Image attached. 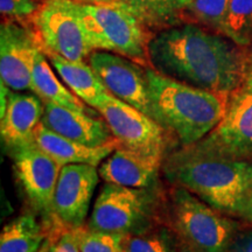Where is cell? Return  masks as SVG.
<instances>
[{
  "label": "cell",
  "instance_id": "21",
  "mask_svg": "<svg viewBox=\"0 0 252 252\" xmlns=\"http://www.w3.org/2000/svg\"><path fill=\"white\" fill-rule=\"evenodd\" d=\"M46 238L45 229L32 214L15 217L2 228L0 252H37Z\"/></svg>",
  "mask_w": 252,
  "mask_h": 252
},
{
  "label": "cell",
  "instance_id": "1",
  "mask_svg": "<svg viewBox=\"0 0 252 252\" xmlns=\"http://www.w3.org/2000/svg\"><path fill=\"white\" fill-rule=\"evenodd\" d=\"M228 36L187 23L159 31L149 46L152 69L201 89L230 96L242 87L248 55Z\"/></svg>",
  "mask_w": 252,
  "mask_h": 252
},
{
  "label": "cell",
  "instance_id": "32",
  "mask_svg": "<svg viewBox=\"0 0 252 252\" xmlns=\"http://www.w3.org/2000/svg\"><path fill=\"white\" fill-rule=\"evenodd\" d=\"M180 243H181V242H180ZM180 252H198V251L194 250V249H191L190 247H188V245H186V244H184V243H181Z\"/></svg>",
  "mask_w": 252,
  "mask_h": 252
},
{
  "label": "cell",
  "instance_id": "10",
  "mask_svg": "<svg viewBox=\"0 0 252 252\" xmlns=\"http://www.w3.org/2000/svg\"><path fill=\"white\" fill-rule=\"evenodd\" d=\"M42 50L30 19H2L0 27L1 83L13 91L31 90L32 72Z\"/></svg>",
  "mask_w": 252,
  "mask_h": 252
},
{
  "label": "cell",
  "instance_id": "18",
  "mask_svg": "<svg viewBox=\"0 0 252 252\" xmlns=\"http://www.w3.org/2000/svg\"><path fill=\"white\" fill-rule=\"evenodd\" d=\"M45 54L63 83L90 108H96L103 94L109 93L89 63L70 61L54 53Z\"/></svg>",
  "mask_w": 252,
  "mask_h": 252
},
{
  "label": "cell",
  "instance_id": "17",
  "mask_svg": "<svg viewBox=\"0 0 252 252\" xmlns=\"http://www.w3.org/2000/svg\"><path fill=\"white\" fill-rule=\"evenodd\" d=\"M34 144L62 167L72 163H86L98 167L103 160L119 146L117 141L98 147L88 146L55 133L42 123H40L34 131Z\"/></svg>",
  "mask_w": 252,
  "mask_h": 252
},
{
  "label": "cell",
  "instance_id": "12",
  "mask_svg": "<svg viewBox=\"0 0 252 252\" xmlns=\"http://www.w3.org/2000/svg\"><path fill=\"white\" fill-rule=\"evenodd\" d=\"M98 167L72 163L61 168L53 200V216L65 229L83 226L99 181Z\"/></svg>",
  "mask_w": 252,
  "mask_h": 252
},
{
  "label": "cell",
  "instance_id": "28",
  "mask_svg": "<svg viewBox=\"0 0 252 252\" xmlns=\"http://www.w3.org/2000/svg\"><path fill=\"white\" fill-rule=\"evenodd\" d=\"M225 252H252V229H239Z\"/></svg>",
  "mask_w": 252,
  "mask_h": 252
},
{
  "label": "cell",
  "instance_id": "13",
  "mask_svg": "<svg viewBox=\"0 0 252 252\" xmlns=\"http://www.w3.org/2000/svg\"><path fill=\"white\" fill-rule=\"evenodd\" d=\"M12 153L15 175L28 200L40 213L53 215V200L62 166L34 143Z\"/></svg>",
  "mask_w": 252,
  "mask_h": 252
},
{
  "label": "cell",
  "instance_id": "4",
  "mask_svg": "<svg viewBox=\"0 0 252 252\" xmlns=\"http://www.w3.org/2000/svg\"><path fill=\"white\" fill-rule=\"evenodd\" d=\"M77 11L94 50L116 53L152 69L149 46L156 33L121 2H77Z\"/></svg>",
  "mask_w": 252,
  "mask_h": 252
},
{
  "label": "cell",
  "instance_id": "23",
  "mask_svg": "<svg viewBox=\"0 0 252 252\" xmlns=\"http://www.w3.org/2000/svg\"><path fill=\"white\" fill-rule=\"evenodd\" d=\"M222 34L239 46H247L252 35V0H230Z\"/></svg>",
  "mask_w": 252,
  "mask_h": 252
},
{
  "label": "cell",
  "instance_id": "19",
  "mask_svg": "<svg viewBox=\"0 0 252 252\" xmlns=\"http://www.w3.org/2000/svg\"><path fill=\"white\" fill-rule=\"evenodd\" d=\"M49 62L45 53L42 50L39 52L32 72L31 90L34 94H36L43 103H54L78 111H90L87 104L59 80Z\"/></svg>",
  "mask_w": 252,
  "mask_h": 252
},
{
  "label": "cell",
  "instance_id": "22",
  "mask_svg": "<svg viewBox=\"0 0 252 252\" xmlns=\"http://www.w3.org/2000/svg\"><path fill=\"white\" fill-rule=\"evenodd\" d=\"M126 252H180L181 243L169 228H152L134 235L123 236Z\"/></svg>",
  "mask_w": 252,
  "mask_h": 252
},
{
  "label": "cell",
  "instance_id": "33",
  "mask_svg": "<svg viewBox=\"0 0 252 252\" xmlns=\"http://www.w3.org/2000/svg\"><path fill=\"white\" fill-rule=\"evenodd\" d=\"M37 252H48V248H41V250H39Z\"/></svg>",
  "mask_w": 252,
  "mask_h": 252
},
{
  "label": "cell",
  "instance_id": "20",
  "mask_svg": "<svg viewBox=\"0 0 252 252\" xmlns=\"http://www.w3.org/2000/svg\"><path fill=\"white\" fill-rule=\"evenodd\" d=\"M151 30L184 24V14L193 0H117Z\"/></svg>",
  "mask_w": 252,
  "mask_h": 252
},
{
  "label": "cell",
  "instance_id": "16",
  "mask_svg": "<svg viewBox=\"0 0 252 252\" xmlns=\"http://www.w3.org/2000/svg\"><path fill=\"white\" fill-rule=\"evenodd\" d=\"M161 160L117 146L98 166L99 176L106 184L130 188H150L156 184Z\"/></svg>",
  "mask_w": 252,
  "mask_h": 252
},
{
  "label": "cell",
  "instance_id": "26",
  "mask_svg": "<svg viewBox=\"0 0 252 252\" xmlns=\"http://www.w3.org/2000/svg\"><path fill=\"white\" fill-rule=\"evenodd\" d=\"M36 0H0L2 19H30L40 7Z\"/></svg>",
  "mask_w": 252,
  "mask_h": 252
},
{
  "label": "cell",
  "instance_id": "11",
  "mask_svg": "<svg viewBox=\"0 0 252 252\" xmlns=\"http://www.w3.org/2000/svg\"><path fill=\"white\" fill-rule=\"evenodd\" d=\"M88 63L110 94L152 117L147 68L105 50H94Z\"/></svg>",
  "mask_w": 252,
  "mask_h": 252
},
{
  "label": "cell",
  "instance_id": "25",
  "mask_svg": "<svg viewBox=\"0 0 252 252\" xmlns=\"http://www.w3.org/2000/svg\"><path fill=\"white\" fill-rule=\"evenodd\" d=\"M81 252H123V236L96 231L89 228L74 229Z\"/></svg>",
  "mask_w": 252,
  "mask_h": 252
},
{
  "label": "cell",
  "instance_id": "34",
  "mask_svg": "<svg viewBox=\"0 0 252 252\" xmlns=\"http://www.w3.org/2000/svg\"><path fill=\"white\" fill-rule=\"evenodd\" d=\"M123 252H126V251H125V250H124V249H123Z\"/></svg>",
  "mask_w": 252,
  "mask_h": 252
},
{
  "label": "cell",
  "instance_id": "30",
  "mask_svg": "<svg viewBox=\"0 0 252 252\" xmlns=\"http://www.w3.org/2000/svg\"><path fill=\"white\" fill-rule=\"evenodd\" d=\"M241 88L248 91H252V54L248 55L247 64H245L244 80Z\"/></svg>",
  "mask_w": 252,
  "mask_h": 252
},
{
  "label": "cell",
  "instance_id": "7",
  "mask_svg": "<svg viewBox=\"0 0 252 252\" xmlns=\"http://www.w3.org/2000/svg\"><path fill=\"white\" fill-rule=\"evenodd\" d=\"M154 197L146 188L105 184L96 198L88 228L117 235H134L153 228Z\"/></svg>",
  "mask_w": 252,
  "mask_h": 252
},
{
  "label": "cell",
  "instance_id": "8",
  "mask_svg": "<svg viewBox=\"0 0 252 252\" xmlns=\"http://www.w3.org/2000/svg\"><path fill=\"white\" fill-rule=\"evenodd\" d=\"M42 52L86 61L94 52L74 0H42L31 17Z\"/></svg>",
  "mask_w": 252,
  "mask_h": 252
},
{
  "label": "cell",
  "instance_id": "24",
  "mask_svg": "<svg viewBox=\"0 0 252 252\" xmlns=\"http://www.w3.org/2000/svg\"><path fill=\"white\" fill-rule=\"evenodd\" d=\"M230 0H193L186 8L184 24L194 23L222 33Z\"/></svg>",
  "mask_w": 252,
  "mask_h": 252
},
{
  "label": "cell",
  "instance_id": "2",
  "mask_svg": "<svg viewBox=\"0 0 252 252\" xmlns=\"http://www.w3.org/2000/svg\"><path fill=\"white\" fill-rule=\"evenodd\" d=\"M152 118L182 147L197 143L224 118L230 96L204 90L147 68Z\"/></svg>",
  "mask_w": 252,
  "mask_h": 252
},
{
  "label": "cell",
  "instance_id": "15",
  "mask_svg": "<svg viewBox=\"0 0 252 252\" xmlns=\"http://www.w3.org/2000/svg\"><path fill=\"white\" fill-rule=\"evenodd\" d=\"M43 110L45 104L36 94L8 90L1 109L0 134L11 152L34 143V131L42 121Z\"/></svg>",
  "mask_w": 252,
  "mask_h": 252
},
{
  "label": "cell",
  "instance_id": "9",
  "mask_svg": "<svg viewBox=\"0 0 252 252\" xmlns=\"http://www.w3.org/2000/svg\"><path fill=\"white\" fill-rule=\"evenodd\" d=\"M94 109L108 123L119 146L162 161L167 131L152 117L110 93L103 94Z\"/></svg>",
  "mask_w": 252,
  "mask_h": 252
},
{
  "label": "cell",
  "instance_id": "6",
  "mask_svg": "<svg viewBox=\"0 0 252 252\" xmlns=\"http://www.w3.org/2000/svg\"><path fill=\"white\" fill-rule=\"evenodd\" d=\"M185 156L252 161V91L239 88L230 94L224 118L206 137L188 147Z\"/></svg>",
  "mask_w": 252,
  "mask_h": 252
},
{
  "label": "cell",
  "instance_id": "29",
  "mask_svg": "<svg viewBox=\"0 0 252 252\" xmlns=\"http://www.w3.org/2000/svg\"><path fill=\"white\" fill-rule=\"evenodd\" d=\"M241 219L245 220L247 223L252 224V180L249 186L247 198H245V203L243 207V212H242Z\"/></svg>",
  "mask_w": 252,
  "mask_h": 252
},
{
  "label": "cell",
  "instance_id": "5",
  "mask_svg": "<svg viewBox=\"0 0 252 252\" xmlns=\"http://www.w3.org/2000/svg\"><path fill=\"white\" fill-rule=\"evenodd\" d=\"M167 222L179 241L198 252H225L241 226L180 186L167 202Z\"/></svg>",
  "mask_w": 252,
  "mask_h": 252
},
{
  "label": "cell",
  "instance_id": "27",
  "mask_svg": "<svg viewBox=\"0 0 252 252\" xmlns=\"http://www.w3.org/2000/svg\"><path fill=\"white\" fill-rule=\"evenodd\" d=\"M48 252H81L74 229H63Z\"/></svg>",
  "mask_w": 252,
  "mask_h": 252
},
{
  "label": "cell",
  "instance_id": "14",
  "mask_svg": "<svg viewBox=\"0 0 252 252\" xmlns=\"http://www.w3.org/2000/svg\"><path fill=\"white\" fill-rule=\"evenodd\" d=\"M43 104L45 110L41 123L55 133L93 147L117 141L108 123L94 112L78 111L49 102Z\"/></svg>",
  "mask_w": 252,
  "mask_h": 252
},
{
  "label": "cell",
  "instance_id": "31",
  "mask_svg": "<svg viewBox=\"0 0 252 252\" xmlns=\"http://www.w3.org/2000/svg\"><path fill=\"white\" fill-rule=\"evenodd\" d=\"M81 4H105V2H112L115 0H74Z\"/></svg>",
  "mask_w": 252,
  "mask_h": 252
},
{
  "label": "cell",
  "instance_id": "3",
  "mask_svg": "<svg viewBox=\"0 0 252 252\" xmlns=\"http://www.w3.org/2000/svg\"><path fill=\"white\" fill-rule=\"evenodd\" d=\"M171 184L180 186L224 215L241 219L252 180V161L172 154L163 166Z\"/></svg>",
  "mask_w": 252,
  "mask_h": 252
}]
</instances>
